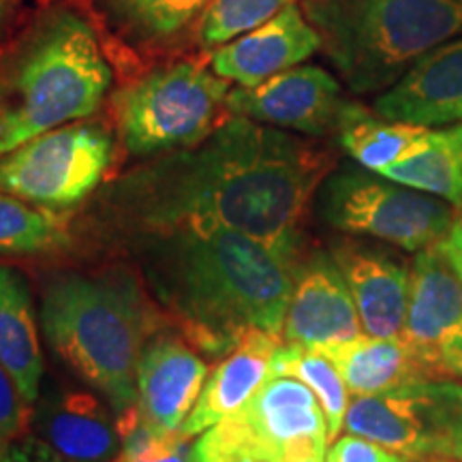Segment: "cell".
Masks as SVG:
<instances>
[{"mask_svg": "<svg viewBox=\"0 0 462 462\" xmlns=\"http://www.w3.org/2000/svg\"><path fill=\"white\" fill-rule=\"evenodd\" d=\"M334 170L326 148L296 133L229 116L198 146L142 161L92 195L88 223L125 231L215 225L302 257L304 221Z\"/></svg>", "mask_w": 462, "mask_h": 462, "instance_id": "6da1fadb", "label": "cell"}, {"mask_svg": "<svg viewBox=\"0 0 462 462\" xmlns=\"http://www.w3.org/2000/svg\"><path fill=\"white\" fill-rule=\"evenodd\" d=\"M167 319L199 351L225 356L248 330L282 338L298 265L240 231L215 225L109 236Z\"/></svg>", "mask_w": 462, "mask_h": 462, "instance_id": "7a4b0ae2", "label": "cell"}, {"mask_svg": "<svg viewBox=\"0 0 462 462\" xmlns=\"http://www.w3.org/2000/svg\"><path fill=\"white\" fill-rule=\"evenodd\" d=\"M112 84V62L90 17L65 0L39 7L0 43V157L92 118Z\"/></svg>", "mask_w": 462, "mask_h": 462, "instance_id": "3957f363", "label": "cell"}, {"mask_svg": "<svg viewBox=\"0 0 462 462\" xmlns=\"http://www.w3.org/2000/svg\"><path fill=\"white\" fill-rule=\"evenodd\" d=\"M39 321L50 349L116 415L137 404V360L170 323L131 263L56 274L43 287Z\"/></svg>", "mask_w": 462, "mask_h": 462, "instance_id": "277c9868", "label": "cell"}, {"mask_svg": "<svg viewBox=\"0 0 462 462\" xmlns=\"http://www.w3.org/2000/svg\"><path fill=\"white\" fill-rule=\"evenodd\" d=\"M321 51L356 95L385 92L462 34V0H298Z\"/></svg>", "mask_w": 462, "mask_h": 462, "instance_id": "5b68a950", "label": "cell"}, {"mask_svg": "<svg viewBox=\"0 0 462 462\" xmlns=\"http://www.w3.org/2000/svg\"><path fill=\"white\" fill-rule=\"evenodd\" d=\"M231 82L210 65L173 60L148 69L112 95L116 137L135 159L198 146L229 118Z\"/></svg>", "mask_w": 462, "mask_h": 462, "instance_id": "8992f818", "label": "cell"}, {"mask_svg": "<svg viewBox=\"0 0 462 462\" xmlns=\"http://www.w3.org/2000/svg\"><path fill=\"white\" fill-rule=\"evenodd\" d=\"M330 435L309 385L273 374L227 418L204 430L190 462H326Z\"/></svg>", "mask_w": 462, "mask_h": 462, "instance_id": "52a82bcc", "label": "cell"}, {"mask_svg": "<svg viewBox=\"0 0 462 462\" xmlns=\"http://www.w3.org/2000/svg\"><path fill=\"white\" fill-rule=\"evenodd\" d=\"M323 221L343 234L388 242L420 253L437 246L454 223L446 199L404 187L362 165H340L317 190Z\"/></svg>", "mask_w": 462, "mask_h": 462, "instance_id": "ba28073f", "label": "cell"}, {"mask_svg": "<svg viewBox=\"0 0 462 462\" xmlns=\"http://www.w3.org/2000/svg\"><path fill=\"white\" fill-rule=\"evenodd\" d=\"M116 146V133L90 118L45 131L0 157V190L71 212L103 187Z\"/></svg>", "mask_w": 462, "mask_h": 462, "instance_id": "9c48e42d", "label": "cell"}, {"mask_svg": "<svg viewBox=\"0 0 462 462\" xmlns=\"http://www.w3.org/2000/svg\"><path fill=\"white\" fill-rule=\"evenodd\" d=\"M345 430L411 460H462V385L421 379L388 394L356 396Z\"/></svg>", "mask_w": 462, "mask_h": 462, "instance_id": "30bf717a", "label": "cell"}, {"mask_svg": "<svg viewBox=\"0 0 462 462\" xmlns=\"http://www.w3.org/2000/svg\"><path fill=\"white\" fill-rule=\"evenodd\" d=\"M401 337L432 377L462 379V282L437 246L413 259Z\"/></svg>", "mask_w": 462, "mask_h": 462, "instance_id": "8fae6325", "label": "cell"}, {"mask_svg": "<svg viewBox=\"0 0 462 462\" xmlns=\"http://www.w3.org/2000/svg\"><path fill=\"white\" fill-rule=\"evenodd\" d=\"M345 103L332 73L315 65H298L253 88H231L227 112L298 135L326 137L337 133Z\"/></svg>", "mask_w": 462, "mask_h": 462, "instance_id": "7c38bea8", "label": "cell"}, {"mask_svg": "<svg viewBox=\"0 0 462 462\" xmlns=\"http://www.w3.org/2000/svg\"><path fill=\"white\" fill-rule=\"evenodd\" d=\"M362 334L354 296L330 251L302 257L289 296L282 343L328 349Z\"/></svg>", "mask_w": 462, "mask_h": 462, "instance_id": "4fadbf2b", "label": "cell"}, {"mask_svg": "<svg viewBox=\"0 0 462 462\" xmlns=\"http://www.w3.org/2000/svg\"><path fill=\"white\" fill-rule=\"evenodd\" d=\"M208 362L178 330L163 326L143 345L137 360V407L159 430H182L208 379Z\"/></svg>", "mask_w": 462, "mask_h": 462, "instance_id": "5bb4252c", "label": "cell"}, {"mask_svg": "<svg viewBox=\"0 0 462 462\" xmlns=\"http://www.w3.org/2000/svg\"><path fill=\"white\" fill-rule=\"evenodd\" d=\"M114 409L79 388L39 394L32 426L39 441L60 462H116L123 454Z\"/></svg>", "mask_w": 462, "mask_h": 462, "instance_id": "9a60e30c", "label": "cell"}, {"mask_svg": "<svg viewBox=\"0 0 462 462\" xmlns=\"http://www.w3.org/2000/svg\"><path fill=\"white\" fill-rule=\"evenodd\" d=\"M330 255L354 296L362 330L371 337H401L411 291V265L388 248L345 238Z\"/></svg>", "mask_w": 462, "mask_h": 462, "instance_id": "2e32d148", "label": "cell"}, {"mask_svg": "<svg viewBox=\"0 0 462 462\" xmlns=\"http://www.w3.org/2000/svg\"><path fill=\"white\" fill-rule=\"evenodd\" d=\"M317 50H321L319 34L293 3L265 24L212 50L208 65L218 78L253 88L276 73L302 65Z\"/></svg>", "mask_w": 462, "mask_h": 462, "instance_id": "e0dca14e", "label": "cell"}, {"mask_svg": "<svg viewBox=\"0 0 462 462\" xmlns=\"http://www.w3.org/2000/svg\"><path fill=\"white\" fill-rule=\"evenodd\" d=\"M374 112L426 129L462 123V34L421 56L374 99Z\"/></svg>", "mask_w": 462, "mask_h": 462, "instance_id": "ac0fdd59", "label": "cell"}, {"mask_svg": "<svg viewBox=\"0 0 462 462\" xmlns=\"http://www.w3.org/2000/svg\"><path fill=\"white\" fill-rule=\"evenodd\" d=\"M281 345V337L257 328L242 334L208 373L199 401L182 426L184 435L198 437L240 409L273 374V360Z\"/></svg>", "mask_w": 462, "mask_h": 462, "instance_id": "d6986e66", "label": "cell"}, {"mask_svg": "<svg viewBox=\"0 0 462 462\" xmlns=\"http://www.w3.org/2000/svg\"><path fill=\"white\" fill-rule=\"evenodd\" d=\"M210 0H95L109 31L135 51H165L198 32Z\"/></svg>", "mask_w": 462, "mask_h": 462, "instance_id": "ffe728a7", "label": "cell"}, {"mask_svg": "<svg viewBox=\"0 0 462 462\" xmlns=\"http://www.w3.org/2000/svg\"><path fill=\"white\" fill-rule=\"evenodd\" d=\"M343 374L351 396L388 394L421 379H435L402 337H360L323 349Z\"/></svg>", "mask_w": 462, "mask_h": 462, "instance_id": "44dd1931", "label": "cell"}, {"mask_svg": "<svg viewBox=\"0 0 462 462\" xmlns=\"http://www.w3.org/2000/svg\"><path fill=\"white\" fill-rule=\"evenodd\" d=\"M0 364L11 373L24 401L42 394L43 356L31 285L20 270L0 263Z\"/></svg>", "mask_w": 462, "mask_h": 462, "instance_id": "7402d4cb", "label": "cell"}, {"mask_svg": "<svg viewBox=\"0 0 462 462\" xmlns=\"http://www.w3.org/2000/svg\"><path fill=\"white\" fill-rule=\"evenodd\" d=\"M379 173L462 208V123L429 129L407 157Z\"/></svg>", "mask_w": 462, "mask_h": 462, "instance_id": "603a6c76", "label": "cell"}, {"mask_svg": "<svg viewBox=\"0 0 462 462\" xmlns=\"http://www.w3.org/2000/svg\"><path fill=\"white\" fill-rule=\"evenodd\" d=\"M426 131V126L396 123L360 103L346 101L337 126V137L357 165L379 173L407 157Z\"/></svg>", "mask_w": 462, "mask_h": 462, "instance_id": "cb8c5ba5", "label": "cell"}, {"mask_svg": "<svg viewBox=\"0 0 462 462\" xmlns=\"http://www.w3.org/2000/svg\"><path fill=\"white\" fill-rule=\"evenodd\" d=\"M71 212L34 206L0 190V257H50L75 245Z\"/></svg>", "mask_w": 462, "mask_h": 462, "instance_id": "d4e9b609", "label": "cell"}, {"mask_svg": "<svg viewBox=\"0 0 462 462\" xmlns=\"http://www.w3.org/2000/svg\"><path fill=\"white\" fill-rule=\"evenodd\" d=\"M273 374L293 377L313 390L323 413H326L330 443L337 441L340 430L345 429V415L351 402V394L346 390L345 379L337 364L319 349L282 343L274 354Z\"/></svg>", "mask_w": 462, "mask_h": 462, "instance_id": "484cf974", "label": "cell"}, {"mask_svg": "<svg viewBox=\"0 0 462 462\" xmlns=\"http://www.w3.org/2000/svg\"><path fill=\"white\" fill-rule=\"evenodd\" d=\"M293 3L298 0H210L195 32V42L201 50L212 51L265 24Z\"/></svg>", "mask_w": 462, "mask_h": 462, "instance_id": "4316f807", "label": "cell"}, {"mask_svg": "<svg viewBox=\"0 0 462 462\" xmlns=\"http://www.w3.org/2000/svg\"><path fill=\"white\" fill-rule=\"evenodd\" d=\"M31 404L24 401L15 379L0 364V441L15 443L31 424Z\"/></svg>", "mask_w": 462, "mask_h": 462, "instance_id": "83f0119b", "label": "cell"}, {"mask_svg": "<svg viewBox=\"0 0 462 462\" xmlns=\"http://www.w3.org/2000/svg\"><path fill=\"white\" fill-rule=\"evenodd\" d=\"M326 462H409L401 454L357 435H345L328 449Z\"/></svg>", "mask_w": 462, "mask_h": 462, "instance_id": "f1b7e54d", "label": "cell"}, {"mask_svg": "<svg viewBox=\"0 0 462 462\" xmlns=\"http://www.w3.org/2000/svg\"><path fill=\"white\" fill-rule=\"evenodd\" d=\"M190 437L182 430L161 432L150 448L133 458H118L116 462H190Z\"/></svg>", "mask_w": 462, "mask_h": 462, "instance_id": "f546056e", "label": "cell"}, {"mask_svg": "<svg viewBox=\"0 0 462 462\" xmlns=\"http://www.w3.org/2000/svg\"><path fill=\"white\" fill-rule=\"evenodd\" d=\"M437 248L439 253L446 257V262L452 265L456 276H458L462 282V215L454 218L452 227H449L448 234L443 236Z\"/></svg>", "mask_w": 462, "mask_h": 462, "instance_id": "4dcf8cb0", "label": "cell"}, {"mask_svg": "<svg viewBox=\"0 0 462 462\" xmlns=\"http://www.w3.org/2000/svg\"><path fill=\"white\" fill-rule=\"evenodd\" d=\"M20 0H0V43L14 32V22Z\"/></svg>", "mask_w": 462, "mask_h": 462, "instance_id": "1f68e13d", "label": "cell"}, {"mask_svg": "<svg viewBox=\"0 0 462 462\" xmlns=\"http://www.w3.org/2000/svg\"><path fill=\"white\" fill-rule=\"evenodd\" d=\"M430 462H462V460H456V458H432Z\"/></svg>", "mask_w": 462, "mask_h": 462, "instance_id": "d6a6232c", "label": "cell"}, {"mask_svg": "<svg viewBox=\"0 0 462 462\" xmlns=\"http://www.w3.org/2000/svg\"><path fill=\"white\" fill-rule=\"evenodd\" d=\"M9 446H11V443H9ZM5 449H7V443H3V441H0V454H3Z\"/></svg>", "mask_w": 462, "mask_h": 462, "instance_id": "836d02e7", "label": "cell"}]
</instances>
